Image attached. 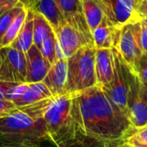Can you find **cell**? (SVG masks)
Wrapping results in <instances>:
<instances>
[{"mask_svg": "<svg viewBox=\"0 0 147 147\" xmlns=\"http://www.w3.org/2000/svg\"><path fill=\"white\" fill-rule=\"evenodd\" d=\"M39 147H42V146H39Z\"/></svg>", "mask_w": 147, "mask_h": 147, "instance_id": "38", "label": "cell"}, {"mask_svg": "<svg viewBox=\"0 0 147 147\" xmlns=\"http://www.w3.org/2000/svg\"><path fill=\"white\" fill-rule=\"evenodd\" d=\"M119 1L124 5H125L127 8H129L130 10H131L132 11H134L137 14L138 7V5H140V3L143 1V0H119Z\"/></svg>", "mask_w": 147, "mask_h": 147, "instance_id": "31", "label": "cell"}, {"mask_svg": "<svg viewBox=\"0 0 147 147\" xmlns=\"http://www.w3.org/2000/svg\"><path fill=\"white\" fill-rule=\"evenodd\" d=\"M113 55V75L107 88H101L112 101L128 117L127 108V65L117 49H112ZM129 118V117H128Z\"/></svg>", "mask_w": 147, "mask_h": 147, "instance_id": "6", "label": "cell"}, {"mask_svg": "<svg viewBox=\"0 0 147 147\" xmlns=\"http://www.w3.org/2000/svg\"><path fill=\"white\" fill-rule=\"evenodd\" d=\"M72 115L79 132L100 141L123 142L133 128L99 85L72 94Z\"/></svg>", "mask_w": 147, "mask_h": 147, "instance_id": "1", "label": "cell"}, {"mask_svg": "<svg viewBox=\"0 0 147 147\" xmlns=\"http://www.w3.org/2000/svg\"><path fill=\"white\" fill-rule=\"evenodd\" d=\"M141 93L144 103L147 108V83H144L141 82Z\"/></svg>", "mask_w": 147, "mask_h": 147, "instance_id": "33", "label": "cell"}, {"mask_svg": "<svg viewBox=\"0 0 147 147\" xmlns=\"http://www.w3.org/2000/svg\"><path fill=\"white\" fill-rule=\"evenodd\" d=\"M55 33L67 59L72 56L74 54H76L82 48L90 47L80 31L67 22L59 27Z\"/></svg>", "mask_w": 147, "mask_h": 147, "instance_id": "9", "label": "cell"}, {"mask_svg": "<svg viewBox=\"0 0 147 147\" xmlns=\"http://www.w3.org/2000/svg\"><path fill=\"white\" fill-rule=\"evenodd\" d=\"M30 10L46 18L54 31L57 30L66 22L56 0H38Z\"/></svg>", "mask_w": 147, "mask_h": 147, "instance_id": "14", "label": "cell"}, {"mask_svg": "<svg viewBox=\"0 0 147 147\" xmlns=\"http://www.w3.org/2000/svg\"><path fill=\"white\" fill-rule=\"evenodd\" d=\"M95 75L97 85L107 88L112 82L113 75V55L112 49H96Z\"/></svg>", "mask_w": 147, "mask_h": 147, "instance_id": "12", "label": "cell"}, {"mask_svg": "<svg viewBox=\"0 0 147 147\" xmlns=\"http://www.w3.org/2000/svg\"><path fill=\"white\" fill-rule=\"evenodd\" d=\"M56 43H57L56 36L55 33L53 32L43 41L42 44L39 48L43 57L51 64V66L57 61L56 54H55Z\"/></svg>", "mask_w": 147, "mask_h": 147, "instance_id": "25", "label": "cell"}, {"mask_svg": "<svg viewBox=\"0 0 147 147\" xmlns=\"http://www.w3.org/2000/svg\"><path fill=\"white\" fill-rule=\"evenodd\" d=\"M53 32L55 31L46 18L34 12V45L39 49L43 41Z\"/></svg>", "mask_w": 147, "mask_h": 147, "instance_id": "20", "label": "cell"}, {"mask_svg": "<svg viewBox=\"0 0 147 147\" xmlns=\"http://www.w3.org/2000/svg\"><path fill=\"white\" fill-rule=\"evenodd\" d=\"M138 75L140 81L144 83H147V52L144 53L139 61Z\"/></svg>", "mask_w": 147, "mask_h": 147, "instance_id": "27", "label": "cell"}, {"mask_svg": "<svg viewBox=\"0 0 147 147\" xmlns=\"http://www.w3.org/2000/svg\"><path fill=\"white\" fill-rule=\"evenodd\" d=\"M18 5H23L18 0H0V17Z\"/></svg>", "mask_w": 147, "mask_h": 147, "instance_id": "29", "label": "cell"}, {"mask_svg": "<svg viewBox=\"0 0 147 147\" xmlns=\"http://www.w3.org/2000/svg\"><path fill=\"white\" fill-rule=\"evenodd\" d=\"M7 48H0V81L11 82L7 66Z\"/></svg>", "mask_w": 147, "mask_h": 147, "instance_id": "26", "label": "cell"}, {"mask_svg": "<svg viewBox=\"0 0 147 147\" xmlns=\"http://www.w3.org/2000/svg\"><path fill=\"white\" fill-rule=\"evenodd\" d=\"M51 97H53L51 92L42 82L36 83H28L24 92L17 100H15L13 103L18 108Z\"/></svg>", "mask_w": 147, "mask_h": 147, "instance_id": "16", "label": "cell"}, {"mask_svg": "<svg viewBox=\"0 0 147 147\" xmlns=\"http://www.w3.org/2000/svg\"><path fill=\"white\" fill-rule=\"evenodd\" d=\"M142 20H143V22L144 23V24H145V26H146V28H147V18H144V19H142Z\"/></svg>", "mask_w": 147, "mask_h": 147, "instance_id": "37", "label": "cell"}, {"mask_svg": "<svg viewBox=\"0 0 147 147\" xmlns=\"http://www.w3.org/2000/svg\"><path fill=\"white\" fill-rule=\"evenodd\" d=\"M49 141L43 119H34L18 108L0 118V147H39Z\"/></svg>", "mask_w": 147, "mask_h": 147, "instance_id": "2", "label": "cell"}, {"mask_svg": "<svg viewBox=\"0 0 147 147\" xmlns=\"http://www.w3.org/2000/svg\"><path fill=\"white\" fill-rule=\"evenodd\" d=\"M67 79V59L58 60L47 74L43 83L48 87L54 97L66 94Z\"/></svg>", "mask_w": 147, "mask_h": 147, "instance_id": "11", "label": "cell"}, {"mask_svg": "<svg viewBox=\"0 0 147 147\" xmlns=\"http://www.w3.org/2000/svg\"><path fill=\"white\" fill-rule=\"evenodd\" d=\"M123 142L131 147H147V125L133 127Z\"/></svg>", "mask_w": 147, "mask_h": 147, "instance_id": "23", "label": "cell"}, {"mask_svg": "<svg viewBox=\"0 0 147 147\" xmlns=\"http://www.w3.org/2000/svg\"><path fill=\"white\" fill-rule=\"evenodd\" d=\"M7 66L12 82H26V55L25 53L11 47L7 48Z\"/></svg>", "mask_w": 147, "mask_h": 147, "instance_id": "15", "label": "cell"}, {"mask_svg": "<svg viewBox=\"0 0 147 147\" xmlns=\"http://www.w3.org/2000/svg\"><path fill=\"white\" fill-rule=\"evenodd\" d=\"M0 100H6L5 99V95L4 92L1 89H0Z\"/></svg>", "mask_w": 147, "mask_h": 147, "instance_id": "35", "label": "cell"}, {"mask_svg": "<svg viewBox=\"0 0 147 147\" xmlns=\"http://www.w3.org/2000/svg\"><path fill=\"white\" fill-rule=\"evenodd\" d=\"M139 42H140V46L141 49L144 53L147 52V28L141 20V28H140V32H139Z\"/></svg>", "mask_w": 147, "mask_h": 147, "instance_id": "30", "label": "cell"}, {"mask_svg": "<svg viewBox=\"0 0 147 147\" xmlns=\"http://www.w3.org/2000/svg\"><path fill=\"white\" fill-rule=\"evenodd\" d=\"M17 109L18 107L12 101L7 100H0V118L11 113Z\"/></svg>", "mask_w": 147, "mask_h": 147, "instance_id": "28", "label": "cell"}, {"mask_svg": "<svg viewBox=\"0 0 147 147\" xmlns=\"http://www.w3.org/2000/svg\"><path fill=\"white\" fill-rule=\"evenodd\" d=\"M43 120L49 143L59 145L75 138L79 131L72 115V94H66L54 97L44 114Z\"/></svg>", "mask_w": 147, "mask_h": 147, "instance_id": "3", "label": "cell"}, {"mask_svg": "<svg viewBox=\"0 0 147 147\" xmlns=\"http://www.w3.org/2000/svg\"><path fill=\"white\" fill-rule=\"evenodd\" d=\"M119 29L110 22L106 17L103 18L98 27L92 32L94 47L96 49L115 48L119 39Z\"/></svg>", "mask_w": 147, "mask_h": 147, "instance_id": "13", "label": "cell"}, {"mask_svg": "<svg viewBox=\"0 0 147 147\" xmlns=\"http://www.w3.org/2000/svg\"><path fill=\"white\" fill-rule=\"evenodd\" d=\"M18 1H19L26 9H31V7L38 1V0H18Z\"/></svg>", "mask_w": 147, "mask_h": 147, "instance_id": "34", "label": "cell"}, {"mask_svg": "<svg viewBox=\"0 0 147 147\" xmlns=\"http://www.w3.org/2000/svg\"><path fill=\"white\" fill-rule=\"evenodd\" d=\"M141 20L127 24L119 29L115 49L120 54L128 67L138 74L139 61L143 55L139 42Z\"/></svg>", "mask_w": 147, "mask_h": 147, "instance_id": "5", "label": "cell"}, {"mask_svg": "<svg viewBox=\"0 0 147 147\" xmlns=\"http://www.w3.org/2000/svg\"><path fill=\"white\" fill-rule=\"evenodd\" d=\"M127 108L128 117L133 127L147 125V108L141 93V81L138 75L127 66Z\"/></svg>", "mask_w": 147, "mask_h": 147, "instance_id": "7", "label": "cell"}, {"mask_svg": "<svg viewBox=\"0 0 147 147\" xmlns=\"http://www.w3.org/2000/svg\"><path fill=\"white\" fill-rule=\"evenodd\" d=\"M27 12H28V9L24 8L23 10V11L19 14V16L16 18V20L11 26V28L9 29L7 33L3 37L0 48L11 47V45L16 40V38L18 37V34L20 33V31L23 28V25H24L26 17H27Z\"/></svg>", "mask_w": 147, "mask_h": 147, "instance_id": "21", "label": "cell"}, {"mask_svg": "<svg viewBox=\"0 0 147 147\" xmlns=\"http://www.w3.org/2000/svg\"><path fill=\"white\" fill-rule=\"evenodd\" d=\"M56 2L66 22L80 31L90 47L95 48L92 31L83 14L81 0H56Z\"/></svg>", "mask_w": 147, "mask_h": 147, "instance_id": "8", "label": "cell"}, {"mask_svg": "<svg viewBox=\"0 0 147 147\" xmlns=\"http://www.w3.org/2000/svg\"><path fill=\"white\" fill-rule=\"evenodd\" d=\"M121 142H105L100 141L78 132V134L59 145L50 144V147H118Z\"/></svg>", "mask_w": 147, "mask_h": 147, "instance_id": "19", "label": "cell"}, {"mask_svg": "<svg viewBox=\"0 0 147 147\" xmlns=\"http://www.w3.org/2000/svg\"><path fill=\"white\" fill-rule=\"evenodd\" d=\"M137 16L139 20L147 18V0H143L137 10Z\"/></svg>", "mask_w": 147, "mask_h": 147, "instance_id": "32", "label": "cell"}, {"mask_svg": "<svg viewBox=\"0 0 147 147\" xmlns=\"http://www.w3.org/2000/svg\"><path fill=\"white\" fill-rule=\"evenodd\" d=\"M81 4L88 27L93 32L105 17L100 3L99 0H81Z\"/></svg>", "mask_w": 147, "mask_h": 147, "instance_id": "18", "label": "cell"}, {"mask_svg": "<svg viewBox=\"0 0 147 147\" xmlns=\"http://www.w3.org/2000/svg\"><path fill=\"white\" fill-rule=\"evenodd\" d=\"M118 147H131V146H129L128 144H125V143H124V142H121Z\"/></svg>", "mask_w": 147, "mask_h": 147, "instance_id": "36", "label": "cell"}, {"mask_svg": "<svg viewBox=\"0 0 147 147\" xmlns=\"http://www.w3.org/2000/svg\"><path fill=\"white\" fill-rule=\"evenodd\" d=\"M95 53L93 47H83L67 58V94H76L97 85Z\"/></svg>", "mask_w": 147, "mask_h": 147, "instance_id": "4", "label": "cell"}, {"mask_svg": "<svg viewBox=\"0 0 147 147\" xmlns=\"http://www.w3.org/2000/svg\"><path fill=\"white\" fill-rule=\"evenodd\" d=\"M24 8V5H18L0 17V45L3 37Z\"/></svg>", "mask_w": 147, "mask_h": 147, "instance_id": "24", "label": "cell"}, {"mask_svg": "<svg viewBox=\"0 0 147 147\" xmlns=\"http://www.w3.org/2000/svg\"><path fill=\"white\" fill-rule=\"evenodd\" d=\"M26 82L36 83L42 82L49 73L51 64L43 57L40 49L33 45L26 53Z\"/></svg>", "mask_w": 147, "mask_h": 147, "instance_id": "10", "label": "cell"}, {"mask_svg": "<svg viewBox=\"0 0 147 147\" xmlns=\"http://www.w3.org/2000/svg\"><path fill=\"white\" fill-rule=\"evenodd\" d=\"M53 99H54V96L51 98H49V99L40 100L38 102H36V103L29 105V106L18 107V109H20L24 113H27L29 116H30L34 119H36V120L43 119L44 114H45L46 111L48 110L49 107L50 106Z\"/></svg>", "mask_w": 147, "mask_h": 147, "instance_id": "22", "label": "cell"}, {"mask_svg": "<svg viewBox=\"0 0 147 147\" xmlns=\"http://www.w3.org/2000/svg\"><path fill=\"white\" fill-rule=\"evenodd\" d=\"M34 45V12L28 9L27 17L23 28L16 40L11 45V48L26 53Z\"/></svg>", "mask_w": 147, "mask_h": 147, "instance_id": "17", "label": "cell"}]
</instances>
